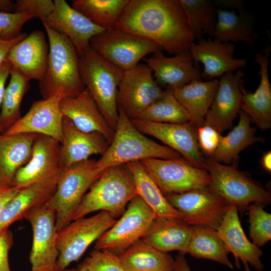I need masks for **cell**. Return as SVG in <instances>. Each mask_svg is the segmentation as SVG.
Returning a JSON list of instances; mask_svg holds the SVG:
<instances>
[{
    "instance_id": "1",
    "label": "cell",
    "mask_w": 271,
    "mask_h": 271,
    "mask_svg": "<svg viewBox=\"0 0 271 271\" xmlns=\"http://www.w3.org/2000/svg\"><path fill=\"white\" fill-rule=\"evenodd\" d=\"M115 28L149 40L171 54L189 51L194 40L179 0H129Z\"/></svg>"
},
{
    "instance_id": "2",
    "label": "cell",
    "mask_w": 271,
    "mask_h": 271,
    "mask_svg": "<svg viewBox=\"0 0 271 271\" xmlns=\"http://www.w3.org/2000/svg\"><path fill=\"white\" fill-rule=\"evenodd\" d=\"M49 40L45 73L39 81L43 99L55 95L63 98L78 95L84 89L79 73V56L68 38L43 24Z\"/></svg>"
},
{
    "instance_id": "3",
    "label": "cell",
    "mask_w": 271,
    "mask_h": 271,
    "mask_svg": "<svg viewBox=\"0 0 271 271\" xmlns=\"http://www.w3.org/2000/svg\"><path fill=\"white\" fill-rule=\"evenodd\" d=\"M137 195L132 175L125 164L106 169L83 197L72 221L90 213L104 211L115 219Z\"/></svg>"
},
{
    "instance_id": "4",
    "label": "cell",
    "mask_w": 271,
    "mask_h": 271,
    "mask_svg": "<svg viewBox=\"0 0 271 271\" xmlns=\"http://www.w3.org/2000/svg\"><path fill=\"white\" fill-rule=\"evenodd\" d=\"M79 70L85 88L114 130L118 117V87L124 71L91 47L79 56Z\"/></svg>"
},
{
    "instance_id": "5",
    "label": "cell",
    "mask_w": 271,
    "mask_h": 271,
    "mask_svg": "<svg viewBox=\"0 0 271 271\" xmlns=\"http://www.w3.org/2000/svg\"><path fill=\"white\" fill-rule=\"evenodd\" d=\"M118 117L113 140L107 151L97 161L102 170L149 159H169L181 155L167 146L148 138L132 123L123 111L118 108Z\"/></svg>"
},
{
    "instance_id": "6",
    "label": "cell",
    "mask_w": 271,
    "mask_h": 271,
    "mask_svg": "<svg viewBox=\"0 0 271 271\" xmlns=\"http://www.w3.org/2000/svg\"><path fill=\"white\" fill-rule=\"evenodd\" d=\"M238 160L224 165L212 158H206L205 169L210 177L209 188L230 204L235 205L242 213L251 203L269 204L270 193L254 181L248 173L238 169Z\"/></svg>"
},
{
    "instance_id": "7",
    "label": "cell",
    "mask_w": 271,
    "mask_h": 271,
    "mask_svg": "<svg viewBox=\"0 0 271 271\" xmlns=\"http://www.w3.org/2000/svg\"><path fill=\"white\" fill-rule=\"evenodd\" d=\"M104 170L91 159L62 168L55 192L48 202L56 213L58 232L72 221L83 197Z\"/></svg>"
},
{
    "instance_id": "8",
    "label": "cell",
    "mask_w": 271,
    "mask_h": 271,
    "mask_svg": "<svg viewBox=\"0 0 271 271\" xmlns=\"http://www.w3.org/2000/svg\"><path fill=\"white\" fill-rule=\"evenodd\" d=\"M116 221L110 213L101 211L92 216L73 220L59 231L56 238L58 271L66 269L71 263L79 259L89 245Z\"/></svg>"
},
{
    "instance_id": "9",
    "label": "cell",
    "mask_w": 271,
    "mask_h": 271,
    "mask_svg": "<svg viewBox=\"0 0 271 271\" xmlns=\"http://www.w3.org/2000/svg\"><path fill=\"white\" fill-rule=\"evenodd\" d=\"M156 218L154 211L137 195L119 219L96 241L94 249L118 256L144 236Z\"/></svg>"
},
{
    "instance_id": "10",
    "label": "cell",
    "mask_w": 271,
    "mask_h": 271,
    "mask_svg": "<svg viewBox=\"0 0 271 271\" xmlns=\"http://www.w3.org/2000/svg\"><path fill=\"white\" fill-rule=\"evenodd\" d=\"M90 47L124 71L134 67L147 55L163 50L149 40L115 28L94 36Z\"/></svg>"
},
{
    "instance_id": "11",
    "label": "cell",
    "mask_w": 271,
    "mask_h": 271,
    "mask_svg": "<svg viewBox=\"0 0 271 271\" xmlns=\"http://www.w3.org/2000/svg\"><path fill=\"white\" fill-rule=\"evenodd\" d=\"M140 162L165 197L209 187L208 171L185 159H149Z\"/></svg>"
},
{
    "instance_id": "12",
    "label": "cell",
    "mask_w": 271,
    "mask_h": 271,
    "mask_svg": "<svg viewBox=\"0 0 271 271\" xmlns=\"http://www.w3.org/2000/svg\"><path fill=\"white\" fill-rule=\"evenodd\" d=\"M190 226H205L216 230L229 203L209 187L166 196Z\"/></svg>"
},
{
    "instance_id": "13",
    "label": "cell",
    "mask_w": 271,
    "mask_h": 271,
    "mask_svg": "<svg viewBox=\"0 0 271 271\" xmlns=\"http://www.w3.org/2000/svg\"><path fill=\"white\" fill-rule=\"evenodd\" d=\"M151 69L139 64L124 72L117 93L118 108L130 119H137L165 93L155 80Z\"/></svg>"
},
{
    "instance_id": "14",
    "label": "cell",
    "mask_w": 271,
    "mask_h": 271,
    "mask_svg": "<svg viewBox=\"0 0 271 271\" xmlns=\"http://www.w3.org/2000/svg\"><path fill=\"white\" fill-rule=\"evenodd\" d=\"M48 202L31 211L25 218L33 231L30 254L31 271H58L56 213Z\"/></svg>"
},
{
    "instance_id": "15",
    "label": "cell",
    "mask_w": 271,
    "mask_h": 271,
    "mask_svg": "<svg viewBox=\"0 0 271 271\" xmlns=\"http://www.w3.org/2000/svg\"><path fill=\"white\" fill-rule=\"evenodd\" d=\"M141 132L151 136L182 155L193 166L205 169L206 158L197 141V127L193 123H158L130 119Z\"/></svg>"
},
{
    "instance_id": "16",
    "label": "cell",
    "mask_w": 271,
    "mask_h": 271,
    "mask_svg": "<svg viewBox=\"0 0 271 271\" xmlns=\"http://www.w3.org/2000/svg\"><path fill=\"white\" fill-rule=\"evenodd\" d=\"M245 75L244 72L237 70L235 73L229 72L221 77L203 125L213 127L220 134L232 128L242 106Z\"/></svg>"
},
{
    "instance_id": "17",
    "label": "cell",
    "mask_w": 271,
    "mask_h": 271,
    "mask_svg": "<svg viewBox=\"0 0 271 271\" xmlns=\"http://www.w3.org/2000/svg\"><path fill=\"white\" fill-rule=\"evenodd\" d=\"M60 151L59 141L37 134L29 161L17 171L11 185L20 190L59 176L62 169Z\"/></svg>"
},
{
    "instance_id": "18",
    "label": "cell",
    "mask_w": 271,
    "mask_h": 271,
    "mask_svg": "<svg viewBox=\"0 0 271 271\" xmlns=\"http://www.w3.org/2000/svg\"><path fill=\"white\" fill-rule=\"evenodd\" d=\"M235 50V46L232 43L209 38H201L197 43L193 42L189 51L195 67L200 68L199 62L203 64L202 78L211 80L246 66L245 58L234 57Z\"/></svg>"
},
{
    "instance_id": "19",
    "label": "cell",
    "mask_w": 271,
    "mask_h": 271,
    "mask_svg": "<svg viewBox=\"0 0 271 271\" xmlns=\"http://www.w3.org/2000/svg\"><path fill=\"white\" fill-rule=\"evenodd\" d=\"M54 2L53 10L42 21V24L67 36L80 56L90 47V40L105 30L93 24L65 1Z\"/></svg>"
},
{
    "instance_id": "20",
    "label": "cell",
    "mask_w": 271,
    "mask_h": 271,
    "mask_svg": "<svg viewBox=\"0 0 271 271\" xmlns=\"http://www.w3.org/2000/svg\"><path fill=\"white\" fill-rule=\"evenodd\" d=\"M62 98L55 95L34 102L28 112L3 134H41L61 143L63 118L60 108Z\"/></svg>"
},
{
    "instance_id": "21",
    "label": "cell",
    "mask_w": 271,
    "mask_h": 271,
    "mask_svg": "<svg viewBox=\"0 0 271 271\" xmlns=\"http://www.w3.org/2000/svg\"><path fill=\"white\" fill-rule=\"evenodd\" d=\"M106 139L98 132H85L63 116L60 157L62 168L87 159L94 154L103 155L109 147Z\"/></svg>"
},
{
    "instance_id": "22",
    "label": "cell",
    "mask_w": 271,
    "mask_h": 271,
    "mask_svg": "<svg viewBox=\"0 0 271 271\" xmlns=\"http://www.w3.org/2000/svg\"><path fill=\"white\" fill-rule=\"evenodd\" d=\"M145 62L156 80L167 85L168 89L180 88L195 80H202L200 68L195 66L189 51L171 57H166L160 51L146 59Z\"/></svg>"
},
{
    "instance_id": "23",
    "label": "cell",
    "mask_w": 271,
    "mask_h": 271,
    "mask_svg": "<svg viewBox=\"0 0 271 271\" xmlns=\"http://www.w3.org/2000/svg\"><path fill=\"white\" fill-rule=\"evenodd\" d=\"M271 47L266 44L262 52L257 53L254 57L259 66V84L254 92L242 90V104L241 110L246 113L257 128L262 131L271 127V85L268 68Z\"/></svg>"
},
{
    "instance_id": "24",
    "label": "cell",
    "mask_w": 271,
    "mask_h": 271,
    "mask_svg": "<svg viewBox=\"0 0 271 271\" xmlns=\"http://www.w3.org/2000/svg\"><path fill=\"white\" fill-rule=\"evenodd\" d=\"M216 232L228 252L233 255L236 267H239L240 259L242 262L246 261L257 271L263 269L260 260L262 251L246 236L235 205L229 204Z\"/></svg>"
},
{
    "instance_id": "25",
    "label": "cell",
    "mask_w": 271,
    "mask_h": 271,
    "mask_svg": "<svg viewBox=\"0 0 271 271\" xmlns=\"http://www.w3.org/2000/svg\"><path fill=\"white\" fill-rule=\"evenodd\" d=\"M49 48L44 33L36 30L14 46L7 58L27 80L40 81L45 72Z\"/></svg>"
},
{
    "instance_id": "26",
    "label": "cell",
    "mask_w": 271,
    "mask_h": 271,
    "mask_svg": "<svg viewBox=\"0 0 271 271\" xmlns=\"http://www.w3.org/2000/svg\"><path fill=\"white\" fill-rule=\"evenodd\" d=\"M60 108L63 115L78 129L85 132H98L110 144L114 130L108 124L86 88L75 97L62 98Z\"/></svg>"
},
{
    "instance_id": "27",
    "label": "cell",
    "mask_w": 271,
    "mask_h": 271,
    "mask_svg": "<svg viewBox=\"0 0 271 271\" xmlns=\"http://www.w3.org/2000/svg\"><path fill=\"white\" fill-rule=\"evenodd\" d=\"M58 177L35 183L20 190L0 213V233L8 230L12 223L25 219L31 211L47 203L55 192Z\"/></svg>"
},
{
    "instance_id": "28",
    "label": "cell",
    "mask_w": 271,
    "mask_h": 271,
    "mask_svg": "<svg viewBox=\"0 0 271 271\" xmlns=\"http://www.w3.org/2000/svg\"><path fill=\"white\" fill-rule=\"evenodd\" d=\"M192 230V226L181 219L158 217L153 220L142 239L162 251L176 250L185 254Z\"/></svg>"
},
{
    "instance_id": "29",
    "label": "cell",
    "mask_w": 271,
    "mask_h": 271,
    "mask_svg": "<svg viewBox=\"0 0 271 271\" xmlns=\"http://www.w3.org/2000/svg\"><path fill=\"white\" fill-rule=\"evenodd\" d=\"M36 133H0V184L12 185L17 171L29 161Z\"/></svg>"
},
{
    "instance_id": "30",
    "label": "cell",
    "mask_w": 271,
    "mask_h": 271,
    "mask_svg": "<svg viewBox=\"0 0 271 271\" xmlns=\"http://www.w3.org/2000/svg\"><path fill=\"white\" fill-rule=\"evenodd\" d=\"M219 80H195L180 88L170 89L188 113L191 122L198 128L204 124L205 117L217 91Z\"/></svg>"
},
{
    "instance_id": "31",
    "label": "cell",
    "mask_w": 271,
    "mask_h": 271,
    "mask_svg": "<svg viewBox=\"0 0 271 271\" xmlns=\"http://www.w3.org/2000/svg\"><path fill=\"white\" fill-rule=\"evenodd\" d=\"M125 271H171L174 258L142 238L118 256Z\"/></svg>"
},
{
    "instance_id": "32",
    "label": "cell",
    "mask_w": 271,
    "mask_h": 271,
    "mask_svg": "<svg viewBox=\"0 0 271 271\" xmlns=\"http://www.w3.org/2000/svg\"><path fill=\"white\" fill-rule=\"evenodd\" d=\"M237 125L225 136L220 135L219 143L213 159L218 163L230 165L233 161L239 159V154L245 148L255 143H263V138L256 137V128L252 127L250 117L243 110L238 113Z\"/></svg>"
},
{
    "instance_id": "33",
    "label": "cell",
    "mask_w": 271,
    "mask_h": 271,
    "mask_svg": "<svg viewBox=\"0 0 271 271\" xmlns=\"http://www.w3.org/2000/svg\"><path fill=\"white\" fill-rule=\"evenodd\" d=\"M125 165L133 178L137 195L154 211L156 218L173 217L182 220V213L168 201L140 161Z\"/></svg>"
},
{
    "instance_id": "34",
    "label": "cell",
    "mask_w": 271,
    "mask_h": 271,
    "mask_svg": "<svg viewBox=\"0 0 271 271\" xmlns=\"http://www.w3.org/2000/svg\"><path fill=\"white\" fill-rule=\"evenodd\" d=\"M217 22L213 36L224 43L242 42L252 46L256 35L246 13L237 14L234 10L216 9Z\"/></svg>"
},
{
    "instance_id": "35",
    "label": "cell",
    "mask_w": 271,
    "mask_h": 271,
    "mask_svg": "<svg viewBox=\"0 0 271 271\" xmlns=\"http://www.w3.org/2000/svg\"><path fill=\"white\" fill-rule=\"evenodd\" d=\"M192 229L187 253L233 268L228 257L229 252L215 229L205 226H192Z\"/></svg>"
},
{
    "instance_id": "36",
    "label": "cell",
    "mask_w": 271,
    "mask_h": 271,
    "mask_svg": "<svg viewBox=\"0 0 271 271\" xmlns=\"http://www.w3.org/2000/svg\"><path fill=\"white\" fill-rule=\"evenodd\" d=\"M129 0H75L72 7L96 26L105 30L115 28Z\"/></svg>"
},
{
    "instance_id": "37",
    "label": "cell",
    "mask_w": 271,
    "mask_h": 271,
    "mask_svg": "<svg viewBox=\"0 0 271 271\" xmlns=\"http://www.w3.org/2000/svg\"><path fill=\"white\" fill-rule=\"evenodd\" d=\"M0 112V133H5L21 118V104L29 88V81L12 66Z\"/></svg>"
},
{
    "instance_id": "38",
    "label": "cell",
    "mask_w": 271,
    "mask_h": 271,
    "mask_svg": "<svg viewBox=\"0 0 271 271\" xmlns=\"http://www.w3.org/2000/svg\"><path fill=\"white\" fill-rule=\"evenodd\" d=\"M179 1L194 39L198 40L204 34L213 36L217 22V8L213 1Z\"/></svg>"
},
{
    "instance_id": "39",
    "label": "cell",
    "mask_w": 271,
    "mask_h": 271,
    "mask_svg": "<svg viewBox=\"0 0 271 271\" xmlns=\"http://www.w3.org/2000/svg\"><path fill=\"white\" fill-rule=\"evenodd\" d=\"M137 119L158 123H181L190 121L186 110L169 89Z\"/></svg>"
},
{
    "instance_id": "40",
    "label": "cell",
    "mask_w": 271,
    "mask_h": 271,
    "mask_svg": "<svg viewBox=\"0 0 271 271\" xmlns=\"http://www.w3.org/2000/svg\"><path fill=\"white\" fill-rule=\"evenodd\" d=\"M249 235L252 242L259 247L271 239V215L263 209V204L254 202L247 207Z\"/></svg>"
},
{
    "instance_id": "41",
    "label": "cell",
    "mask_w": 271,
    "mask_h": 271,
    "mask_svg": "<svg viewBox=\"0 0 271 271\" xmlns=\"http://www.w3.org/2000/svg\"><path fill=\"white\" fill-rule=\"evenodd\" d=\"M77 268L78 271H125L117 255L95 249Z\"/></svg>"
},
{
    "instance_id": "42",
    "label": "cell",
    "mask_w": 271,
    "mask_h": 271,
    "mask_svg": "<svg viewBox=\"0 0 271 271\" xmlns=\"http://www.w3.org/2000/svg\"><path fill=\"white\" fill-rule=\"evenodd\" d=\"M30 15L20 13H4L0 12V35L6 40L18 37L23 25L33 19Z\"/></svg>"
},
{
    "instance_id": "43",
    "label": "cell",
    "mask_w": 271,
    "mask_h": 271,
    "mask_svg": "<svg viewBox=\"0 0 271 271\" xmlns=\"http://www.w3.org/2000/svg\"><path fill=\"white\" fill-rule=\"evenodd\" d=\"M54 7L51 0H18L15 3L14 13L30 15L42 21Z\"/></svg>"
},
{
    "instance_id": "44",
    "label": "cell",
    "mask_w": 271,
    "mask_h": 271,
    "mask_svg": "<svg viewBox=\"0 0 271 271\" xmlns=\"http://www.w3.org/2000/svg\"><path fill=\"white\" fill-rule=\"evenodd\" d=\"M220 134L213 127L203 125L197 128V141L201 152L208 158H212L216 150Z\"/></svg>"
},
{
    "instance_id": "45",
    "label": "cell",
    "mask_w": 271,
    "mask_h": 271,
    "mask_svg": "<svg viewBox=\"0 0 271 271\" xmlns=\"http://www.w3.org/2000/svg\"><path fill=\"white\" fill-rule=\"evenodd\" d=\"M12 241L11 232L7 230L0 233V271H12L9 263L8 253Z\"/></svg>"
},
{
    "instance_id": "46",
    "label": "cell",
    "mask_w": 271,
    "mask_h": 271,
    "mask_svg": "<svg viewBox=\"0 0 271 271\" xmlns=\"http://www.w3.org/2000/svg\"><path fill=\"white\" fill-rule=\"evenodd\" d=\"M27 35V33H21L17 38L11 40H6L0 35V64L7 58L11 49Z\"/></svg>"
},
{
    "instance_id": "47",
    "label": "cell",
    "mask_w": 271,
    "mask_h": 271,
    "mask_svg": "<svg viewBox=\"0 0 271 271\" xmlns=\"http://www.w3.org/2000/svg\"><path fill=\"white\" fill-rule=\"evenodd\" d=\"M19 191V190L12 185L0 184V213Z\"/></svg>"
},
{
    "instance_id": "48",
    "label": "cell",
    "mask_w": 271,
    "mask_h": 271,
    "mask_svg": "<svg viewBox=\"0 0 271 271\" xmlns=\"http://www.w3.org/2000/svg\"><path fill=\"white\" fill-rule=\"evenodd\" d=\"M12 65L7 58L0 64V108L5 92V84L10 74Z\"/></svg>"
},
{
    "instance_id": "49",
    "label": "cell",
    "mask_w": 271,
    "mask_h": 271,
    "mask_svg": "<svg viewBox=\"0 0 271 271\" xmlns=\"http://www.w3.org/2000/svg\"><path fill=\"white\" fill-rule=\"evenodd\" d=\"M217 8L224 9V8L236 9L239 14L246 13L244 9V4L242 1L239 0H215L213 1Z\"/></svg>"
},
{
    "instance_id": "50",
    "label": "cell",
    "mask_w": 271,
    "mask_h": 271,
    "mask_svg": "<svg viewBox=\"0 0 271 271\" xmlns=\"http://www.w3.org/2000/svg\"><path fill=\"white\" fill-rule=\"evenodd\" d=\"M184 255L179 253L176 256L171 271H191Z\"/></svg>"
},
{
    "instance_id": "51",
    "label": "cell",
    "mask_w": 271,
    "mask_h": 271,
    "mask_svg": "<svg viewBox=\"0 0 271 271\" xmlns=\"http://www.w3.org/2000/svg\"><path fill=\"white\" fill-rule=\"evenodd\" d=\"M15 3L9 0H0V12L4 13H14Z\"/></svg>"
},
{
    "instance_id": "52",
    "label": "cell",
    "mask_w": 271,
    "mask_h": 271,
    "mask_svg": "<svg viewBox=\"0 0 271 271\" xmlns=\"http://www.w3.org/2000/svg\"><path fill=\"white\" fill-rule=\"evenodd\" d=\"M261 165L264 170L271 172V151H268L264 153L261 157Z\"/></svg>"
},
{
    "instance_id": "53",
    "label": "cell",
    "mask_w": 271,
    "mask_h": 271,
    "mask_svg": "<svg viewBox=\"0 0 271 271\" xmlns=\"http://www.w3.org/2000/svg\"><path fill=\"white\" fill-rule=\"evenodd\" d=\"M242 262L244 267V271H251L249 268L248 263L246 261H243Z\"/></svg>"
},
{
    "instance_id": "54",
    "label": "cell",
    "mask_w": 271,
    "mask_h": 271,
    "mask_svg": "<svg viewBox=\"0 0 271 271\" xmlns=\"http://www.w3.org/2000/svg\"><path fill=\"white\" fill-rule=\"evenodd\" d=\"M61 271H78V270L76 268H71V269H65Z\"/></svg>"
}]
</instances>
